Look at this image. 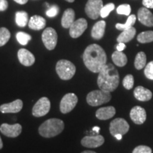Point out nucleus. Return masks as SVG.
Segmentation results:
<instances>
[{
  "label": "nucleus",
  "instance_id": "obj_32",
  "mask_svg": "<svg viewBox=\"0 0 153 153\" xmlns=\"http://www.w3.org/2000/svg\"><path fill=\"white\" fill-rule=\"evenodd\" d=\"M123 85L126 89H131L134 85V77L132 74H127L123 80Z\"/></svg>",
  "mask_w": 153,
  "mask_h": 153
},
{
  "label": "nucleus",
  "instance_id": "obj_23",
  "mask_svg": "<svg viewBox=\"0 0 153 153\" xmlns=\"http://www.w3.org/2000/svg\"><path fill=\"white\" fill-rule=\"evenodd\" d=\"M135 33H136V29L133 26L130 28H128V29L124 30L118 36L117 41L118 43H128V42L131 41L135 37Z\"/></svg>",
  "mask_w": 153,
  "mask_h": 153
},
{
  "label": "nucleus",
  "instance_id": "obj_5",
  "mask_svg": "<svg viewBox=\"0 0 153 153\" xmlns=\"http://www.w3.org/2000/svg\"><path fill=\"white\" fill-rule=\"evenodd\" d=\"M111 99V94L109 91L102 89L91 91L87 96V102L91 106H98L108 102Z\"/></svg>",
  "mask_w": 153,
  "mask_h": 153
},
{
  "label": "nucleus",
  "instance_id": "obj_14",
  "mask_svg": "<svg viewBox=\"0 0 153 153\" xmlns=\"http://www.w3.org/2000/svg\"><path fill=\"white\" fill-rule=\"evenodd\" d=\"M130 117L135 124L141 125V124L144 123L146 120V111L143 107L135 106L132 108L130 112Z\"/></svg>",
  "mask_w": 153,
  "mask_h": 153
},
{
  "label": "nucleus",
  "instance_id": "obj_19",
  "mask_svg": "<svg viewBox=\"0 0 153 153\" xmlns=\"http://www.w3.org/2000/svg\"><path fill=\"white\" fill-rule=\"evenodd\" d=\"M116 109L114 106H106L99 108L96 112V117L99 120H108L114 117Z\"/></svg>",
  "mask_w": 153,
  "mask_h": 153
},
{
  "label": "nucleus",
  "instance_id": "obj_30",
  "mask_svg": "<svg viewBox=\"0 0 153 153\" xmlns=\"http://www.w3.org/2000/svg\"><path fill=\"white\" fill-rule=\"evenodd\" d=\"M16 37L19 43L22 45H27L28 42H29L32 38L31 36H30L29 34L22 31L18 32V33H16Z\"/></svg>",
  "mask_w": 153,
  "mask_h": 153
},
{
  "label": "nucleus",
  "instance_id": "obj_26",
  "mask_svg": "<svg viewBox=\"0 0 153 153\" xmlns=\"http://www.w3.org/2000/svg\"><path fill=\"white\" fill-rule=\"evenodd\" d=\"M16 24L20 27H25L26 24H28V14L26 11H17L15 16Z\"/></svg>",
  "mask_w": 153,
  "mask_h": 153
},
{
  "label": "nucleus",
  "instance_id": "obj_37",
  "mask_svg": "<svg viewBox=\"0 0 153 153\" xmlns=\"http://www.w3.org/2000/svg\"><path fill=\"white\" fill-rule=\"evenodd\" d=\"M8 8V2L7 0H0V11H4Z\"/></svg>",
  "mask_w": 153,
  "mask_h": 153
},
{
  "label": "nucleus",
  "instance_id": "obj_12",
  "mask_svg": "<svg viewBox=\"0 0 153 153\" xmlns=\"http://www.w3.org/2000/svg\"><path fill=\"white\" fill-rule=\"evenodd\" d=\"M104 143V137L101 135H87L81 140L82 146L88 148H96L100 147Z\"/></svg>",
  "mask_w": 153,
  "mask_h": 153
},
{
  "label": "nucleus",
  "instance_id": "obj_35",
  "mask_svg": "<svg viewBox=\"0 0 153 153\" xmlns=\"http://www.w3.org/2000/svg\"><path fill=\"white\" fill-rule=\"evenodd\" d=\"M133 153H152V150L148 146L139 145L134 149Z\"/></svg>",
  "mask_w": 153,
  "mask_h": 153
},
{
  "label": "nucleus",
  "instance_id": "obj_2",
  "mask_svg": "<svg viewBox=\"0 0 153 153\" xmlns=\"http://www.w3.org/2000/svg\"><path fill=\"white\" fill-rule=\"evenodd\" d=\"M119 74L115 67L111 63L106 64L99 72L97 84L100 89L114 91L119 85Z\"/></svg>",
  "mask_w": 153,
  "mask_h": 153
},
{
  "label": "nucleus",
  "instance_id": "obj_27",
  "mask_svg": "<svg viewBox=\"0 0 153 153\" xmlns=\"http://www.w3.org/2000/svg\"><path fill=\"white\" fill-rule=\"evenodd\" d=\"M135 22H136V17H135V15H130L125 24H116V28H117L118 30H124L126 29H128V28L133 27V25L135 24Z\"/></svg>",
  "mask_w": 153,
  "mask_h": 153
},
{
  "label": "nucleus",
  "instance_id": "obj_22",
  "mask_svg": "<svg viewBox=\"0 0 153 153\" xmlns=\"http://www.w3.org/2000/svg\"><path fill=\"white\" fill-rule=\"evenodd\" d=\"M74 17H75V13L73 9H66L62 15V20H61V24H62V27L65 28H70L71 25L74 22Z\"/></svg>",
  "mask_w": 153,
  "mask_h": 153
},
{
  "label": "nucleus",
  "instance_id": "obj_31",
  "mask_svg": "<svg viewBox=\"0 0 153 153\" xmlns=\"http://www.w3.org/2000/svg\"><path fill=\"white\" fill-rule=\"evenodd\" d=\"M114 8H115L114 4L113 3L107 4L106 5L104 6V7H102V9H101L100 16L102 17V18H106V17H107L108 15H109L111 11L114 10Z\"/></svg>",
  "mask_w": 153,
  "mask_h": 153
},
{
  "label": "nucleus",
  "instance_id": "obj_42",
  "mask_svg": "<svg viewBox=\"0 0 153 153\" xmlns=\"http://www.w3.org/2000/svg\"><path fill=\"white\" fill-rule=\"evenodd\" d=\"M114 137L117 140H120L122 139V135H120V134H117V135H115Z\"/></svg>",
  "mask_w": 153,
  "mask_h": 153
},
{
  "label": "nucleus",
  "instance_id": "obj_6",
  "mask_svg": "<svg viewBox=\"0 0 153 153\" xmlns=\"http://www.w3.org/2000/svg\"><path fill=\"white\" fill-rule=\"evenodd\" d=\"M42 41L48 50L52 51L55 49L57 43V34L56 30L51 27L45 28L42 33Z\"/></svg>",
  "mask_w": 153,
  "mask_h": 153
},
{
  "label": "nucleus",
  "instance_id": "obj_21",
  "mask_svg": "<svg viewBox=\"0 0 153 153\" xmlns=\"http://www.w3.org/2000/svg\"><path fill=\"white\" fill-rule=\"evenodd\" d=\"M106 29V22L104 21H99L94 25L91 29V37L94 39L100 40L103 38Z\"/></svg>",
  "mask_w": 153,
  "mask_h": 153
},
{
  "label": "nucleus",
  "instance_id": "obj_41",
  "mask_svg": "<svg viewBox=\"0 0 153 153\" xmlns=\"http://www.w3.org/2000/svg\"><path fill=\"white\" fill-rule=\"evenodd\" d=\"M92 130L95 132L96 133H97V135H98L99 132V131H100V128L98 127V126H94V127L92 128Z\"/></svg>",
  "mask_w": 153,
  "mask_h": 153
},
{
  "label": "nucleus",
  "instance_id": "obj_8",
  "mask_svg": "<svg viewBox=\"0 0 153 153\" xmlns=\"http://www.w3.org/2000/svg\"><path fill=\"white\" fill-rule=\"evenodd\" d=\"M78 102V98L74 93H68L62 97L60 104V109L62 114H65L74 108Z\"/></svg>",
  "mask_w": 153,
  "mask_h": 153
},
{
  "label": "nucleus",
  "instance_id": "obj_4",
  "mask_svg": "<svg viewBox=\"0 0 153 153\" xmlns=\"http://www.w3.org/2000/svg\"><path fill=\"white\" fill-rule=\"evenodd\" d=\"M55 70L61 79L69 80L72 79L75 74L76 67L70 61L60 60L57 62Z\"/></svg>",
  "mask_w": 153,
  "mask_h": 153
},
{
  "label": "nucleus",
  "instance_id": "obj_45",
  "mask_svg": "<svg viewBox=\"0 0 153 153\" xmlns=\"http://www.w3.org/2000/svg\"><path fill=\"white\" fill-rule=\"evenodd\" d=\"M65 1H68V2L72 3V2H74V0H65Z\"/></svg>",
  "mask_w": 153,
  "mask_h": 153
},
{
  "label": "nucleus",
  "instance_id": "obj_18",
  "mask_svg": "<svg viewBox=\"0 0 153 153\" xmlns=\"http://www.w3.org/2000/svg\"><path fill=\"white\" fill-rule=\"evenodd\" d=\"M134 97L140 101H148L152 97V93L150 89L142 86H138L134 90Z\"/></svg>",
  "mask_w": 153,
  "mask_h": 153
},
{
  "label": "nucleus",
  "instance_id": "obj_39",
  "mask_svg": "<svg viewBox=\"0 0 153 153\" xmlns=\"http://www.w3.org/2000/svg\"><path fill=\"white\" fill-rule=\"evenodd\" d=\"M126 45L124 43H118V44L116 45V49L118 51H123L124 49L126 48Z\"/></svg>",
  "mask_w": 153,
  "mask_h": 153
},
{
  "label": "nucleus",
  "instance_id": "obj_24",
  "mask_svg": "<svg viewBox=\"0 0 153 153\" xmlns=\"http://www.w3.org/2000/svg\"><path fill=\"white\" fill-rule=\"evenodd\" d=\"M111 57L114 64L118 67H123L127 64V56L123 53H122V51H115L112 54Z\"/></svg>",
  "mask_w": 153,
  "mask_h": 153
},
{
  "label": "nucleus",
  "instance_id": "obj_17",
  "mask_svg": "<svg viewBox=\"0 0 153 153\" xmlns=\"http://www.w3.org/2000/svg\"><path fill=\"white\" fill-rule=\"evenodd\" d=\"M23 108V101L21 99H16L11 103L4 104L0 106V111L2 114L13 113L16 114L20 111Z\"/></svg>",
  "mask_w": 153,
  "mask_h": 153
},
{
  "label": "nucleus",
  "instance_id": "obj_34",
  "mask_svg": "<svg viewBox=\"0 0 153 153\" xmlns=\"http://www.w3.org/2000/svg\"><path fill=\"white\" fill-rule=\"evenodd\" d=\"M145 75L149 79L153 80V61H151L145 66Z\"/></svg>",
  "mask_w": 153,
  "mask_h": 153
},
{
  "label": "nucleus",
  "instance_id": "obj_13",
  "mask_svg": "<svg viewBox=\"0 0 153 153\" xmlns=\"http://www.w3.org/2000/svg\"><path fill=\"white\" fill-rule=\"evenodd\" d=\"M22 131V126L19 123L10 125L8 123H3L0 126V131L3 135L9 137H16L19 136Z\"/></svg>",
  "mask_w": 153,
  "mask_h": 153
},
{
  "label": "nucleus",
  "instance_id": "obj_3",
  "mask_svg": "<svg viewBox=\"0 0 153 153\" xmlns=\"http://www.w3.org/2000/svg\"><path fill=\"white\" fill-rule=\"evenodd\" d=\"M65 128V123L58 118H51L45 120L38 128L39 134L43 137L50 138L56 136L62 133Z\"/></svg>",
  "mask_w": 153,
  "mask_h": 153
},
{
  "label": "nucleus",
  "instance_id": "obj_33",
  "mask_svg": "<svg viewBox=\"0 0 153 153\" xmlns=\"http://www.w3.org/2000/svg\"><path fill=\"white\" fill-rule=\"evenodd\" d=\"M117 13L120 15H126V16H130L131 12V7L129 4H121L117 8Z\"/></svg>",
  "mask_w": 153,
  "mask_h": 153
},
{
  "label": "nucleus",
  "instance_id": "obj_15",
  "mask_svg": "<svg viewBox=\"0 0 153 153\" xmlns=\"http://www.w3.org/2000/svg\"><path fill=\"white\" fill-rule=\"evenodd\" d=\"M139 22L148 27L153 26V14L146 7H141L137 11Z\"/></svg>",
  "mask_w": 153,
  "mask_h": 153
},
{
  "label": "nucleus",
  "instance_id": "obj_11",
  "mask_svg": "<svg viewBox=\"0 0 153 153\" xmlns=\"http://www.w3.org/2000/svg\"><path fill=\"white\" fill-rule=\"evenodd\" d=\"M87 28V22L85 19L81 18L74 21L70 27V35L72 38H77L83 34Z\"/></svg>",
  "mask_w": 153,
  "mask_h": 153
},
{
  "label": "nucleus",
  "instance_id": "obj_29",
  "mask_svg": "<svg viewBox=\"0 0 153 153\" xmlns=\"http://www.w3.org/2000/svg\"><path fill=\"white\" fill-rule=\"evenodd\" d=\"M11 33L7 28H0V47L4 45L9 41Z\"/></svg>",
  "mask_w": 153,
  "mask_h": 153
},
{
  "label": "nucleus",
  "instance_id": "obj_1",
  "mask_svg": "<svg viewBox=\"0 0 153 153\" xmlns=\"http://www.w3.org/2000/svg\"><path fill=\"white\" fill-rule=\"evenodd\" d=\"M83 61L88 70L94 73H99L106 64V52L100 45L91 44L84 52Z\"/></svg>",
  "mask_w": 153,
  "mask_h": 153
},
{
  "label": "nucleus",
  "instance_id": "obj_10",
  "mask_svg": "<svg viewBox=\"0 0 153 153\" xmlns=\"http://www.w3.org/2000/svg\"><path fill=\"white\" fill-rule=\"evenodd\" d=\"M51 109V101L47 97H41L32 108V114L35 117L45 116Z\"/></svg>",
  "mask_w": 153,
  "mask_h": 153
},
{
  "label": "nucleus",
  "instance_id": "obj_40",
  "mask_svg": "<svg viewBox=\"0 0 153 153\" xmlns=\"http://www.w3.org/2000/svg\"><path fill=\"white\" fill-rule=\"evenodd\" d=\"M16 3L19 4H25L28 2V0H14Z\"/></svg>",
  "mask_w": 153,
  "mask_h": 153
},
{
  "label": "nucleus",
  "instance_id": "obj_16",
  "mask_svg": "<svg viewBox=\"0 0 153 153\" xmlns=\"http://www.w3.org/2000/svg\"><path fill=\"white\" fill-rule=\"evenodd\" d=\"M18 58L21 64L26 67L33 65L36 60L33 53L25 48H21L18 51Z\"/></svg>",
  "mask_w": 153,
  "mask_h": 153
},
{
  "label": "nucleus",
  "instance_id": "obj_28",
  "mask_svg": "<svg viewBox=\"0 0 153 153\" xmlns=\"http://www.w3.org/2000/svg\"><path fill=\"white\" fill-rule=\"evenodd\" d=\"M137 41L141 43H148L153 41V31L152 30H147L142 32L137 36Z\"/></svg>",
  "mask_w": 153,
  "mask_h": 153
},
{
  "label": "nucleus",
  "instance_id": "obj_43",
  "mask_svg": "<svg viewBox=\"0 0 153 153\" xmlns=\"http://www.w3.org/2000/svg\"><path fill=\"white\" fill-rule=\"evenodd\" d=\"M81 153H97V152H94V151H91V150H86V151H84V152H82Z\"/></svg>",
  "mask_w": 153,
  "mask_h": 153
},
{
  "label": "nucleus",
  "instance_id": "obj_36",
  "mask_svg": "<svg viewBox=\"0 0 153 153\" xmlns=\"http://www.w3.org/2000/svg\"><path fill=\"white\" fill-rule=\"evenodd\" d=\"M59 12V8L57 5H53L51 6V7H48V9L46 11V15L49 17H54L57 16V14H58Z\"/></svg>",
  "mask_w": 153,
  "mask_h": 153
},
{
  "label": "nucleus",
  "instance_id": "obj_9",
  "mask_svg": "<svg viewBox=\"0 0 153 153\" xmlns=\"http://www.w3.org/2000/svg\"><path fill=\"white\" fill-rule=\"evenodd\" d=\"M103 7L102 0H88L85 6V12L90 19H97L100 16Z\"/></svg>",
  "mask_w": 153,
  "mask_h": 153
},
{
  "label": "nucleus",
  "instance_id": "obj_38",
  "mask_svg": "<svg viewBox=\"0 0 153 153\" xmlns=\"http://www.w3.org/2000/svg\"><path fill=\"white\" fill-rule=\"evenodd\" d=\"M143 4L148 9H153V0H143Z\"/></svg>",
  "mask_w": 153,
  "mask_h": 153
},
{
  "label": "nucleus",
  "instance_id": "obj_25",
  "mask_svg": "<svg viewBox=\"0 0 153 153\" xmlns=\"http://www.w3.org/2000/svg\"><path fill=\"white\" fill-rule=\"evenodd\" d=\"M146 61L147 57L145 53L144 52H139L135 58V62H134L135 68L138 70H142L146 66Z\"/></svg>",
  "mask_w": 153,
  "mask_h": 153
},
{
  "label": "nucleus",
  "instance_id": "obj_7",
  "mask_svg": "<svg viewBox=\"0 0 153 153\" xmlns=\"http://www.w3.org/2000/svg\"><path fill=\"white\" fill-rule=\"evenodd\" d=\"M129 128V124L125 119L117 118L111 122L109 131L113 136H115L117 134L123 135L128 132Z\"/></svg>",
  "mask_w": 153,
  "mask_h": 153
},
{
  "label": "nucleus",
  "instance_id": "obj_44",
  "mask_svg": "<svg viewBox=\"0 0 153 153\" xmlns=\"http://www.w3.org/2000/svg\"><path fill=\"white\" fill-rule=\"evenodd\" d=\"M2 148H3V143H2V140H1V137H0V150H1Z\"/></svg>",
  "mask_w": 153,
  "mask_h": 153
},
{
  "label": "nucleus",
  "instance_id": "obj_20",
  "mask_svg": "<svg viewBox=\"0 0 153 153\" xmlns=\"http://www.w3.org/2000/svg\"><path fill=\"white\" fill-rule=\"evenodd\" d=\"M28 27L30 29L35 30H39L41 29H43L45 27L46 25V21L45 19L41 16H38V15H35L33 16L30 19L29 22H28Z\"/></svg>",
  "mask_w": 153,
  "mask_h": 153
}]
</instances>
